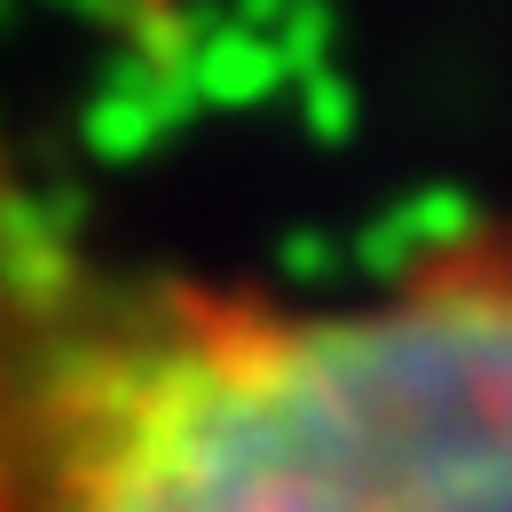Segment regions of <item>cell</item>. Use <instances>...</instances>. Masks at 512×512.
Returning <instances> with one entry per match:
<instances>
[{
  "mask_svg": "<svg viewBox=\"0 0 512 512\" xmlns=\"http://www.w3.org/2000/svg\"><path fill=\"white\" fill-rule=\"evenodd\" d=\"M0 512H512V229L276 308L87 268L0 174Z\"/></svg>",
  "mask_w": 512,
  "mask_h": 512,
  "instance_id": "cell-1",
  "label": "cell"
}]
</instances>
